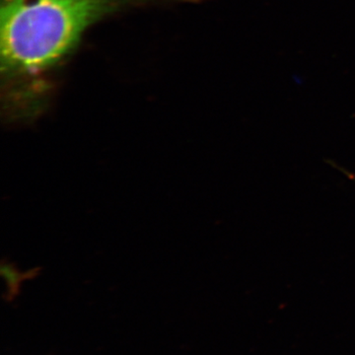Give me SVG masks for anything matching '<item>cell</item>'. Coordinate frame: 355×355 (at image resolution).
<instances>
[{"label": "cell", "mask_w": 355, "mask_h": 355, "mask_svg": "<svg viewBox=\"0 0 355 355\" xmlns=\"http://www.w3.org/2000/svg\"><path fill=\"white\" fill-rule=\"evenodd\" d=\"M161 1L173 0H3L2 74L9 80L38 76L71 53L97 21L123 9Z\"/></svg>", "instance_id": "obj_1"}, {"label": "cell", "mask_w": 355, "mask_h": 355, "mask_svg": "<svg viewBox=\"0 0 355 355\" xmlns=\"http://www.w3.org/2000/svg\"><path fill=\"white\" fill-rule=\"evenodd\" d=\"M36 270H29L27 272H20L14 263L10 261H2L1 275L6 280L7 289L10 295H15L19 291L21 284L25 280L31 279L37 275Z\"/></svg>", "instance_id": "obj_2"}]
</instances>
